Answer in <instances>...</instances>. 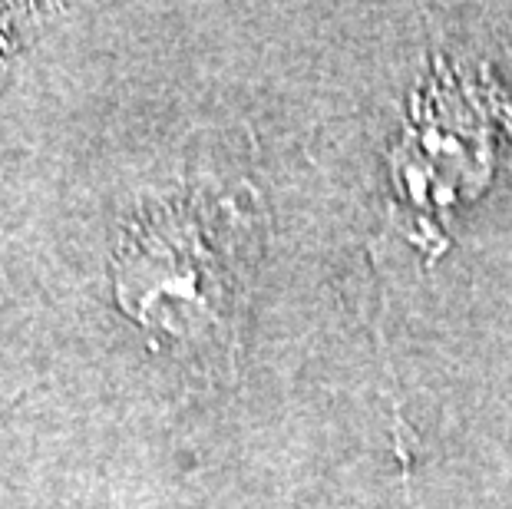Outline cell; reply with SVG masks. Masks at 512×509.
<instances>
[{
  "label": "cell",
  "mask_w": 512,
  "mask_h": 509,
  "mask_svg": "<svg viewBox=\"0 0 512 509\" xmlns=\"http://www.w3.org/2000/svg\"><path fill=\"white\" fill-rule=\"evenodd\" d=\"M248 225L202 192L149 199L116 245V298L172 341H219L245 301Z\"/></svg>",
  "instance_id": "obj_1"
}]
</instances>
